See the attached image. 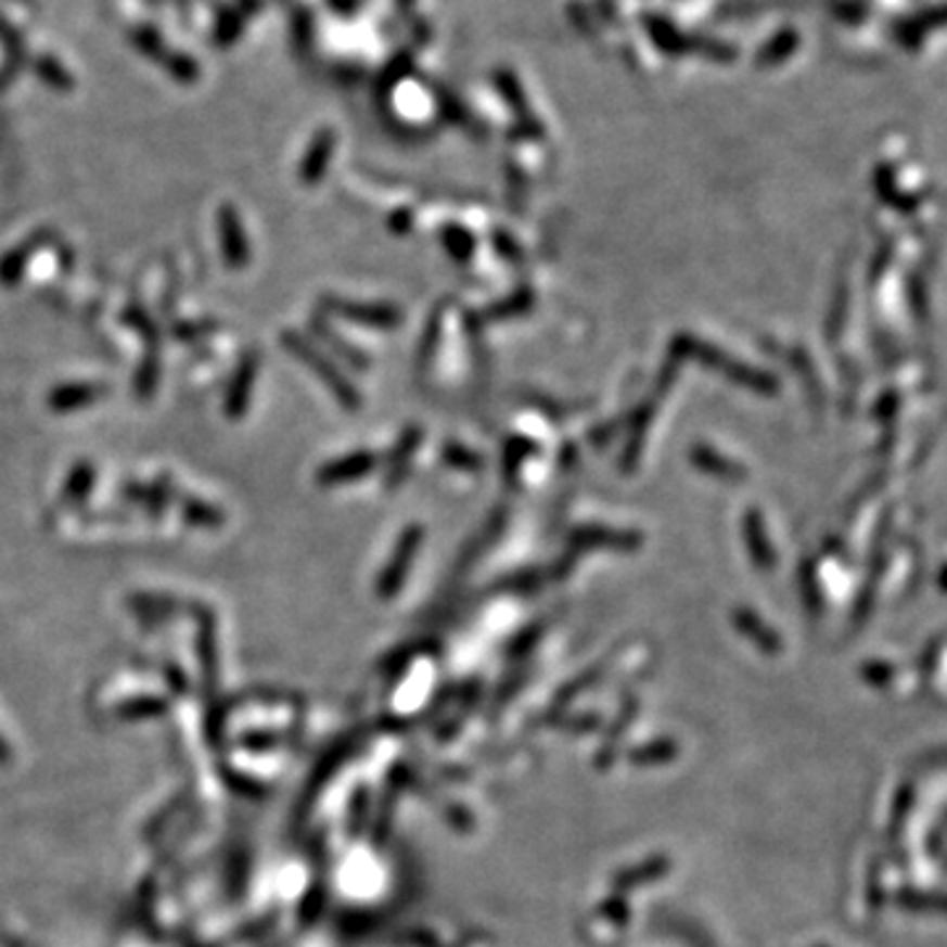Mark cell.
I'll list each match as a JSON object with an SVG mask.
<instances>
[{"instance_id": "cell-1", "label": "cell", "mask_w": 947, "mask_h": 947, "mask_svg": "<svg viewBox=\"0 0 947 947\" xmlns=\"http://www.w3.org/2000/svg\"><path fill=\"white\" fill-rule=\"evenodd\" d=\"M282 343H284V348L293 350L295 356H300L303 361H306L308 367H311L313 371H319V374L324 376L327 385H330V387L334 389V393H337V398L343 400L345 406H348V408H356V406H358V398H356V393H353V387L348 385V382H343V376H340V371H334V369L330 367V363L321 361L319 353H316V350L311 348V345L306 343V340L298 337V334H290V332H287V334H284Z\"/></svg>"}, {"instance_id": "cell-2", "label": "cell", "mask_w": 947, "mask_h": 947, "mask_svg": "<svg viewBox=\"0 0 947 947\" xmlns=\"http://www.w3.org/2000/svg\"><path fill=\"white\" fill-rule=\"evenodd\" d=\"M219 238H221V253H225V261L232 269H243L251 261V251H247V240L240 225L238 210L232 206H225L219 210Z\"/></svg>"}, {"instance_id": "cell-3", "label": "cell", "mask_w": 947, "mask_h": 947, "mask_svg": "<svg viewBox=\"0 0 947 947\" xmlns=\"http://www.w3.org/2000/svg\"><path fill=\"white\" fill-rule=\"evenodd\" d=\"M256 369H258V356L256 353H247L243 363H240V369L234 371V380L232 385H229L227 406H225L232 419L243 417V411L247 408V398H251L253 382H256Z\"/></svg>"}, {"instance_id": "cell-4", "label": "cell", "mask_w": 947, "mask_h": 947, "mask_svg": "<svg viewBox=\"0 0 947 947\" xmlns=\"http://www.w3.org/2000/svg\"><path fill=\"white\" fill-rule=\"evenodd\" d=\"M55 234L51 229H42V232H37L35 238H29L27 243L14 247V251L9 253V256L0 261V284H5V287H11V284L18 282V277H22V269L29 264V258H33V253L40 245L53 243Z\"/></svg>"}, {"instance_id": "cell-5", "label": "cell", "mask_w": 947, "mask_h": 947, "mask_svg": "<svg viewBox=\"0 0 947 947\" xmlns=\"http://www.w3.org/2000/svg\"><path fill=\"white\" fill-rule=\"evenodd\" d=\"M108 393L105 385H95V382H77V385H61L55 387L48 398L53 411H74V408H82L101 400Z\"/></svg>"}, {"instance_id": "cell-6", "label": "cell", "mask_w": 947, "mask_h": 947, "mask_svg": "<svg viewBox=\"0 0 947 947\" xmlns=\"http://www.w3.org/2000/svg\"><path fill=\"white\" fill-rule=\"evenodd\" d=\"M371 466H374V458L369 453H353L348 458H343V461L327 463V466L319 472V482L321 485H337V482H348V479H356V476H363Z\"/></svg>"}, {"instance_id": "cell-7", "label": "cell", "mask_w": 947, "mask_h": 947, "mask_svg": "<svg viewBox=\"0 0 947 947\" xmlns=\"http://www.w3.org/2000/svg\"><path fill=\"white\" fill-rule=\"evenodd\" d=\"M332 311L343 313L345 319L353 321H367V324H398V313L393 311V308H376V306H348V303H330Z\"/></svg>"}, {"instance_id": "cell-8", "label": "cell", "mask_w": 947, "mask_h": 947, "mask_svg": "<svg viewBox=\"0 0 947 947\" xmlns=\"http://www.w3.org/2000/svg\"><path fill=\"white\" fill-rule=\"evenodd\" d=\"M92 482H95V469H92L88 461H79L77 466L72 469L69 479H66L64 498L69 500V503H77V500L88 498L92 490Z\"/></svg>"}, {"instance_id": "cell-9", "label": "cell", "mask_w": 947, "mask_h": 947, "mask_svg": "<svg viewBox=\"0 0 947 947\" xmlns=\"http://www.w3.org/2000/svg\"><path fill=\"white\" fill-rule=\"evenodd\" d=\"M124 498L135 500V503H142V506H151V509H164V506L175 498V490L161 485H153V487L132 485V487H124Z\"/></svg>"}, {"instance_id": "cell-10", "label": "cell", "mask_w": 947, "mask_h": 947, "mask_svg": "<svg viewBox=\"0 0 947 947\" xmlns=\"http://www.w3.org/2000/svg\"><path fill=\"white\" fill-rule=\"evenodd\" d=\"M182 513L190 524L206 526V529H216V526L225 524V513L214 509V506L201 503V500H184Z\"/></svg>"}, {"instance_id": "cell-11", "label": "cell", "mask_w": 947, "mask_h": 947, "mask_svg": "<svg viewBox=\"0 0 947 947\" xmlns=\"http://www.w3.org/2000/svg\"><path fill=\"white\" fill-rule=\"evenodd\" d=\"M695 456H701V458H708L711 463H703L705 469H711V472H716V474H721V476H737V466L734 463H727V461H721L719 456H714L711 453V450H705V448H698L695 450Z\"/></svg>"}]
</instances>
